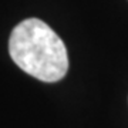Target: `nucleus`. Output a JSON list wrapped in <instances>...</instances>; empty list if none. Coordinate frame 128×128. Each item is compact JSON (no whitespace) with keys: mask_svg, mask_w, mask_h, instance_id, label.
<instances>
[{"mask_svg":"<svg viewBox=\"0 0 128 128\" xmlns=\"http://www.w3.org/2000/svg\"><path fill=\"white\" fill-rule=\"evenodd\" d=\"M9 53L24 73L40 81L56 82L68 70V54L63 40L38 18H26L12 30Z\"/></svg>","mask_w":128,"mask_h":128,"instance_id":"obj_1","label":"nucleus"}]
</instances>
